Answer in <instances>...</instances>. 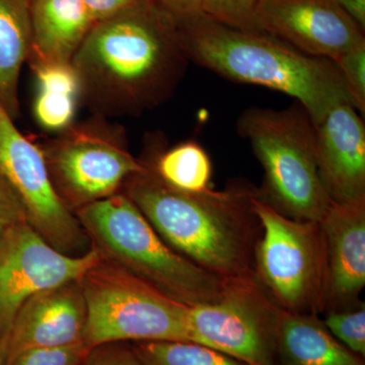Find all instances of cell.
Returning a JSON list of instances; mask_svg holds the SVG:
<instances>
[{"label": "cell", "instance_id": "obj_6", "mask_svg": "<svg viewBox=\"0 0 365 365\" xmlns=\"http://www.w3.org/2000/svg\"><path fill=\"white\" fill-rule=\"evenodd\" d=\"M86 347L114 342L190 341L189 307L101 259L81 278Z\"/></svg>", "mask_w": 365, "mask_h": 365}, {"label": "cell", "instance_id": "obj_13", "mask_svg": "<svg viewBox=\"0 0 365 365\" xmlns=\"http://www.w3.org/2000/svg\"><path fill=\"white\" fill-rule=\"evenodd\" d=\"M325 242L323 314L362 304L365 287V201L331 204L319 222Z\"/></svg>", "mask_w": 365, "mask_h": 365}, {"label": "cell", "instance_id": "obj_14", "mask_svg": "<svg viewBox=\"0 0 365 365\" xmlns=\"http://www.w3.org/2000/svg\"><path fill=\"white\" fill-rule=\"evenodd\" d=\"M319 177L334 203L365 201V126L349 103L316 125Z\"/></svg>", "mask_w": 365, "mask_h": 365}, {"label": "cell", "instance_id": "obj_17", "mask_svg": "<svg viewBox=\"0 0 365 365\" xmlns=\"http://www.w3.org/2000/svg\"><path fill=\"white\" fill-rule=\"evenodd\" d=\"M275 365H365L329 332L319 314L281 309Z\"/></svg>", "mask_w": 365, "mask_h": 365}, {"label": "cell", "instance_id": "obj_30", "mask_svg": "<svg viewBox=\"0 0 365 365\" xmlns=\"http://www.w3.org/2000/svg\"><path fill=\"white\" fill-rule=\"evenodd\" d=\"M350 16L359 24L360 28H365V0H335Z\"/></svg>", "mask_w": 365, "mask_h": 365}, {"label": "cell", "instance_id": "obj_10", "mask_svg": "<svg viewBox=\"0 0 365 365\" xmlns=\"http://www.w3.org/2000/svg\"><path fill=\"white\" fill-rule=\"evenodd\" d=\"M0 174L20 201L26 222L46 242L69 256L93 248L76 213L54 188L42 148L19 130L1 106Z\"/></svg>", "mask_w": 365, "mask_h": 365}, {"label": "cell", "instance_id": "obj_2", "mask_svg": "<svg viewBox=\"0 0 365 365\" xmlns=\"http://www.w3.org/2000/svg\"><path fill=\"white\" fill-rule=\"evenodd\" d=\"M145 168L122 191L170 248L225 280L254 278V258L262 227L254 211L257 188L234 180L225 190L187 193Z\"/></svg>", "mask_w": 365, "mask_h": 365}, {"label": "cell", "instance_id": "obj_5", "mask_svg": "<svg viewBox=\"0 0 365 365\" xmlns=\"http://www.w3.org/2000/svg\"><path fill=\"white\" fill-rule=\"evenodd\" d=\"M237 129L264 170L259 198L281 215L319 222L332 201L319 177L316 127L299 103L282 110L250 107Z\"/></svg>", "mask_w": 365, "mask_h": 365}, {"label": "cell", "instance_id": "obj_16", "mask_svg": "<svg viewBox=\"0 0 365 365\" xmlns=\"http://www.w3.org/2000/svg\"><path fill=\"white\" fill-rule=\"evenodd\" d=\"M29 6L32 49L28 60L71 62L95 24L83 0H30Z\"/></svg>", "mask_w": 365, "mask_h": 365}, {"label": "cell", "instance_id": "obj_28", "mask_svg": "<svg viewBox=\"0 0 365 365\" xmlns=\"http://www.w3.org/2000/svg\"><path fill=\"white\" fill-rule=\"evenodd\" d=\"M93 21L97 23L114 16L135 0H83Z\"/></svg>", "mask_w": 365, "mask_h": 365}, {"label": "cell", "instance_id": "obj_15", "mask_svg": "<svg viewBox=\"0 0 365 365\" xmlns=\"http://www.w3.org/2000/svg\"><path fill=\"white\" fill-rule=\"evenodd\" d=\"M86 321V300L78 280L33 295L14 319L4 349V364L30 348L83 342Z\"/></svg>", "mask_w": 365, "mask_h": 365}, {"label": "cell", "instance_id": "obj_8", "mask_svg": "<svg viewBox=\"0 0 365 365\" xmlns=\"http://www.w3.org/2000/svg\"><path fill=\"white\" fill-rule=\"evenodd\" d=\"M40 146L54 188L73 212L119 193L145 168L129 151L123 127L97 115Z\"/></svg>", "mask_w": 365, "mask_h": 365}, {"label": "cell", "instance_id": "obj_26", "mask_svg": "<svg viewBox=\"0 0 365 365\" xmlns=\"http://www.w3.org/2000/svg\"><path fill=\"white\" fill-rule=\"evenodd\" d=\"M81 365H143L131 344L107 343L91 348Z\"/></svg>", "mask_w": 365, "mask_h": 365}, {"label": "cell", "instance_id": "obj_23", "mask_svg": "<svg viewBox=\"0 0 365 365\" xmlns=\"http://www.w3.org/2000/svg\"><path fill=\"white\" fill-rule=\"evenodd\" d=\"M259 2L260 0H203L202 13L230 28L260 32L256 23Z\"/></svg>", "mask_w": 365, "mask_h": 365}, {"label": "cell", "instance_id": "obj_21", "mask_svg": "<svg viewBox=\"0 0 365 365\" xmlns=\"http://www.w3.org/2000/svg\"><path fill=\"white\" fill-rule=\"evenodd\" d=\"M131 346L143 365H248L191 341H139Z\"/></svg>", "mask_w": 365, "mask_h": 365}, {"label": "cell", "instance_id": "obj_20", "mask_svg": "<svg viewBox=\"0 0 365 365\" xmlns=\"http://www.w3.org/2000/svg\"><path fill=\"white\" fill-rule=\"evenodd\" d=\"M146 158L157 176L172 188L187 193H203L212 189V165L208 153L195 140L184 141Z\"/></svg>", "mask_w": 365, "mask_h": 365}, {"label": "cell", "instance_id": "obj_12", "mask_svg": "<svg viewBox=\"0 0 365 365\" xmlns=\"http://www.w3.org/2000/svg\"><path fill=\"white\" fill-rule=\"evenodd\" d=\"M256 23L261 33L322 58L365 43L364 30L335 0H260Z\"/></svg>", "mask_w": 365, "mask_h": 365}, {"label": "cell", "instance_id": "obj_25", "mask_svg": "<svg viewBox=\"0 0 365 365\" xmlns=\"http://www.w3.org/2000/svg\"><path fill=\"white\" fill-rule=\"evenodd\" d=\"M337 66L353 107L365 113V43L338 55L333 59Z\"/></svg>", "mask_w": 365, "mask_h": 365}, {"label": "cell", "instance_id": "obj_29", "mask_svg": "<svg viewBox=\"0 0 365 365\" xmlns=\"http://www.w3.org/2000/svg\"><path fill=\"white\" fill-rule=\"evenodd\" d=\"M175 18H187L202 14L203 0H153Z\"/></svg>", "mask_w": 365, "mask_h": 365}, {"label": "cell", "instance_id": "obj_1", "mask_svg": "<svg viewBox=\"0 0 365 365\" xmlns=\"http://www.w3.org/2000/svg\"><path fill=\"white\" fill-rule=\"evenodd\" d=\"M189 62L176 19L153 0H135L93 24L71 64L79 98L109 119L140 116L167 102Z\"/></svg>", "mask_w": 365, "mask_h": 365}, {"label": "cell", "instance_id": "obj_27", "mask_svg": "<svg viewBox=\"0 0 365 365\" xmlns=\"http://www.w3.org/2000/svg\"><path fill=\"white\" fill-rule=\"evenodd\" d=\"M26 222L20 201L0 174V237L16 223Z\"/></svg>", "mask_w": 365, "mask_h": 365}, {"label": "cell", "instance_id": "obj_24", "mask_svg": "<svg viewBox=\"0 0 365 365\" xmlns=\"http://www.w3.org/2000/svg\"><path fill=\"white\" fill-rule=\"evenodd\" d=\"M90 348L83 342L57 347L23 350L6 360V365H81Z\"/></svg>", "mask_w": 365, "mask_h": 365}, {"label": "cell", "instance_id": "obj_11", "mask_svg": "<svg viewBox=\"0 0 365 365\" xmlns=\"http://www.w3.org/2000/svg\"><path fill=\"white\" fill-rule=\"evenodd\" d=\"M102 256L91 248L81 256L62 253L26 222L0 237V346L2 354L21 306L43 290L78 281Z\"/></svg>", "mask_w": 365, "mask_h": 365}, {"label": "cell", "instance_id": "obj_22", "mask_svg": "<svg viewBox=\"0 0 365 365\" xmlns=\"http://www.w3.org/2000/svg\"><path fill=\"white\" fill-rule=\"evenodd\" d=\"M324 325L350 351L365 359V304L347 311L324 314Z\"/></svg>", "mask_w": 365, "mask_h": 365}, {"label": "cell", "instance_id": "obj_4", "mask_svg": "<svg viewBox=\"0 0 365 365\" xmlns=\"http://www.w3.org/2000/svg\"><path fill=\"white\" fill-rule=\"evenodd\" d=\"M91 247L158 292L188 307L213 302L227 281L175 252L123 191L76 211Z\"/></svg>", "mask_w": 365, "mask_h": 365}, {"label": "cell", "instance_id": "obj_19", "mask_svg": "<svg viewBox=\"0 0 365 365\" xmlns=\"http://www.w3.org/2000/svg\"><path fill=\"white\" fill-rule=\"evenodd\" d=\"M37 81L34 102L36 121L47 131L66 130L74 123L79 100L78 76L71 62L29 60Z\"/></svg>", "mask_w": 365, "mask_h": 365}, {"label": "cell", "instance_id": "obj_9", "mask_svg": "<svg viewBox=\"0 0 365 365\" xmlns=\"http://www.w3.org/2000/svg\"><path fill=\"white\" fill-rule=\"evenodd\" d=\"M280 316L255 277L227 280L218 299L189 307L190 341L248 365H275Z\"/></svg>", "mask_w": 365, "mask_h": 365}, {"label": "cell", "instance_id": "obj_31", "mask_svg": "<svg viewBox=\"0 0 365 365\" xmlns=\"http://www.w3.org/2000/svg\"><path fill=\"white\" fill-rule=\"evenodd\" d=\"M0 365H6L4 364V354H2L1 346H0Z\"/></svg>", "mask_w": 365, "mask_h": 365}, {"label": "cell", "instance_id": "obj_3", "mask_svg": "<svg viewBox=\"0 0 365 365\" xmlns=\"http://www.w3.org/2000/svg\"><path fill=\"white\" fill-rule=\"evenodd\" d=\"M175 19L190 61L234 83L295 98L314 126L337 106L352 105L333 60L306 54L268 34L230 28L203 13Z\"/></svg>", "mask_w": 365, "mask_h": 365}, {"label": "cell", "instance_id": "obj_7", "mask_svg": "<svg viewBox=\"0 0 365 365\" xmlns=\"http://www.w3.org/2000/svg\"><path fill=\"white\" fill-rule=\"evenodd\" d=\"M253 208L262 227L255 279L282 311L321 316L326 274L321 225L281 215L259 198L258 191Z\"/></svg>", "mask_w": 365, "mask_h": 365}, {"label": "cell", "instance_id": "obj_18", "mask_svg": "<svg viewBox=\"0 0 365 365\" xmlns=\"http://www.w3.org/2000/svg\"><path fill=\"white\" fill-rule=\"evenodd\" d=\"M30 0H0V106L16 119L20 114L19 83L32 49Z\"/></svg>", "mask_w": 365, "mask_h": 365}]
</instances>
